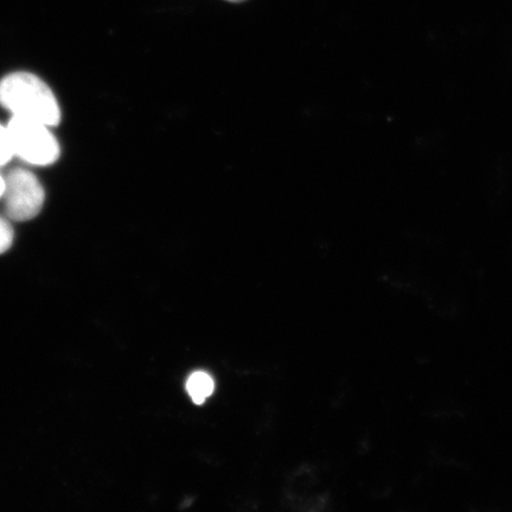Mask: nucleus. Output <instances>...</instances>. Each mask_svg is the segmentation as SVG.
<instances>
[{"label": "nucleus", "mask_w": 512, "mask_h": 512, "mask_svg": "<svg viewBox=\"0 0 512 512\" xmlns=\"http://www.w3.org/2000/svg\"><path fill=\"white\" fill-rule=\"evenodd\" d=\"M215 389V382L206 371H195L187 381V392L196 405H202Z\"/></svg>", "instance_id": "obj_4"}, {"label": "nucleus", "mask_w": 512, "mask_h": 512, "mask_svg": "<svg viewBox=\"0 0 512 512\" xmlns=\"http://www.w3.org/2000/svg\"><path fill=\"white\" fill-rule=\"evenodd\" d=\"M0 106L16 117L40 121L49 127L61 123L59 101L47 83L34 74L6 75L0 81Z\"/></svg>", "instance_id": "obj_1"}, {"label": "nucleus", "mask_w": 512, "mask_h": 512, "mask_svg": "<svg viewBox=\"0 0 512 512\" xmlns=\"http://www.w3.org/2000/svg\"><path fill=\"white\" fill-rule=\"evenodd\" d=\"M228 2H232V3H240V2H243V0H228Z\"/></svg>", "instance_id": "obj_8"}, {"label": "nucleus", "mask_w": 512, "mask_h": 512, "mask_svg": "<svg viewBox=\"0 0 512 512\" xmlns=\"http://www.w3.org/2000/svg\"><path fill=\"white\" fill-rule=\"evenodd\" d=\"M5 189V181L4 176L0 174V200H2L3 194Z\"/></svg>", "instance_id": "obj_7"}, {"label": "nucleus", "mask_w": 512, "mask_h": 512, "mask_svg": "<svg viewBox=\"0 0 512 512\" xmlns=\"http://www.w3.org/2000/svg\"><path fill=\"white\" fill-rule=\"evenodd\" d=\"M15 232L8 219L0 216V254L8 252L14 243Z\"/></svg>", "instance_id": "obj_6"}, {"label": "nucleus", "mask_w": 512, "mask_h": 512, "mask_svg": "<svg viewBox=\"0 0 512 512\" xmlns=\"http://www.w3.org/2000/svg\"><path fill=\"white\" fill-rule=\"evenodd\" d=\"M4 181L2 200L6 217L16 222L35 219L46 202V192L40 179L28 169L14 168L6 172Z\"/></svg>", "instance_id": "obj_3"}, {"label": "nucleus", "mask_w": 512, "mask_h": 512, "mask_svg": "<svg viewBox=\"0 0 512 512\" xmlns=\"http://www.w3.org/2000/svg\"><path fill=\"white\" fill-rule=\"evenodd\" d=\"M15 157L34 166H49L59 160L61 149L49 126L27 118L12 115L6 125Z\"/></svg>", "instance_id": "obj_2"}, {"label": "nucleus", "mask_w": 512, "mask_h": 512, "mask_svg": "<svg viewBox=\"0 0 512 512\" xmlns=\"http://www.w3.org/2000/svg\"><path fill=\"white\" fill-rule=\"evenodd\" d=\"M14 157L8 127L0 125V168L9 164Z\"/></svg>", "instance_id": "obj_5"}]
</instances>
